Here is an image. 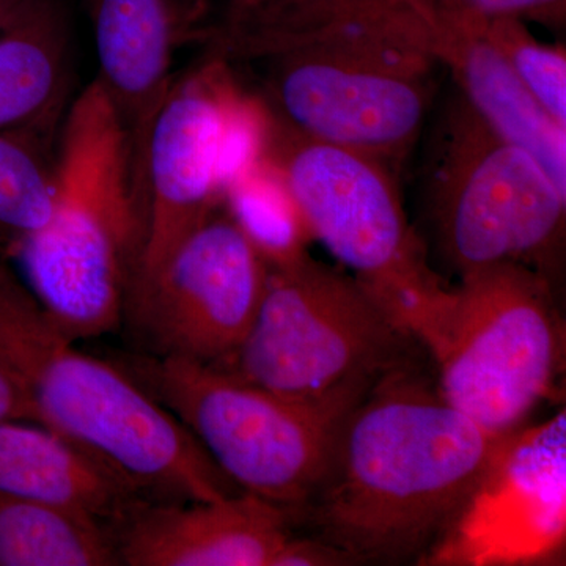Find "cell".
<instances>
[{
  "label": "cell",
  "mask_w": 566,
  "mask_h": 566,
  "mask_svg": "<svg viewBox=\"0 0 566 566\" xmlns=\"http://www.w3.org/2000/svg\"><path fill=\"white\" fill-rule=\"evenodd\" d=\"M501 438L447 403L415 364L395 368L346 415L322 482L293 523L356 564L424 558Z\"/></svg>",
  "instance_id": "obj_1"
},
{
  "label": "cell",
  "mask_w": 566,
  "mask_h": 566,
  "mask_svg": "<svg viewBox=\"0 0 566 566\" xmlns=\"http://www.w3.org/2000/svg\"><path fill=\"white\" fill-rule=\"evenodd\" d=\"M0 354L31 394L39 422L111 465L147 501L243 493L125 368L82 353L3 259Z\"/></svg>",
  "instance_id": "obj_2"
},
{
  "label": "cell",
  "mask_w": 566,
  "mask_h": 566,
  "mask_svg": "<svg viewBox=\"0 0 566 566\" xmlns=\"http://www.w3.org/2000/svg\"><path fill=\"white\" fill-rule=\"evenodd\" d=\"M139 238L128 139L93 80L63 117L50 219L18 256L29 289L71 340L120 324Z\"/></svg>",
  "instance_id": "obj_3"
},
{
  "label": "cell",
  "mask_w": 566,
  "mask_h": 566,
  "mask_svg": "<svg viewBox=\"0 0 566 566\" xmlns=\"http://www.w3.org/2000/svg\"><path fill=\"white\" fill-rule=\"evenodd\" d=\"M416 338L359 279L305 255L270 268L243 344L214 365L293 400L371 389L412 363Z\"/></svg>",
  "instance_id": "obj_4"
},
{
  "label": "cell",
  "mask_w": 566,
  "mask_h": 566,
  "mask_svg": "<svg viewBox=\"0 0 566 566\" xmlns=\"http://www.w3.org/2000/svg\"><path fill=\"white\" fill-rule=\"evenodd\" d=\"M438 368L439 394L488 433L523 427L549 397L564 331L549 279L521 263L461 275L417 335Z\"/></svg>",
  "instance_id": "obj_5"
},
{
  "label": "cell",
  "mask_w": 566,
  "mask_h": 566,
  "mask_svg": "<svg viewBox=\"0 0 566 566\" xmlns=\"http://www.w3.org/2000/svg\"><path fill=\"white\" fill-rule=\"evenodd\" d=\"M125 370L191 431L234 485L290 516L314 495L338 428L370 390L293 400L214 365L153 354Z\"/></svg>",
  "instance_id": "obj_6"
},
{
  "label": "cell",
  "mask_w": 566,
  "mask_h": 566,
  "mask_svg": "<svg viewBox=\"0 0 566 566\" xmlns=\"http://www.w3.org/2000/svg\"><path fill=\"white\" fill-rule=\"evenodd\" d=\"M264 103L297 132L403 161L433 95L439 63L401 40L353 25H315L275 40Z\"/></svg>",
  "instance_id": "obj_7"
},
{
  "label": "cell",
  "mask_w": 566,
  "mask_h": 566,
  "mask_svg": "<svg viewBox=\"0 0 566 566\" xmlns=\"http://www.w3.org/2000/svg\"><path fill=\"white\" fill-rule=\"evenodd\" d=\"M268 111L263 159L281 177L312 240L416 338L446 289L424 260L389 167L297 132Z\"/></svg>",
  "instance_id": "obj_8"
},
{
  "label": "cell",
  "mask_w": 566,
  "mask_h": 566,
  "mask_svg": "<svg viewBox=\"0 0 566 566\" xmlns=\"http://www.w3.org/2000/svg\"><path fill=\"white\" fill-rule=\"evenodd\" d=\"M427 203L436 244L460 277L499 263L547 275L564 238L565 189L461 95L436 132Z\"/></svg>",
  "instance_id": "obj_9"
},
{
  "label": "cell",
  "mask_w": 566,
  "mask_h": 566,
  "mask_svg": "<svg viewBox=\"0 0 566 566\" xmlns=\"http://www.w3.org/2000/svg\"><path fill=\"white\" fill-rule=\"evenodd\" d=\"M234 92L226 59L214 55L175 80L156 114L136 182L140 238L126 305L221 208L219 155Z\"/></svg>",
  "instance_id": "obj_10"
},
{
  "label": "cell",
  "mask_w": 566,
  "mask_h": 566,
  "mask_svg": "<svg viewBox=\"0 0 566 566\" xmlns=\"http://www.w3.org/2000/svg\"><path fill=\"white\" fill-rule=\"evenodd\" d=\"M268 275L262 253L221 210L178 245L125 315L153 356L219 365L248 337Z\"/></svg>",
  "instance_id": "obj_11"
},
{
  "label": "cell",
  "mask_w": 566,
  "mask_h": 566,
  "mask_svg": "<svg viewBox=\"0 0 566 566\" xmlns=\"http://www.w3.org/2000/svg\"><path fill=\"white\" fill-rule=\"evenodd\" d=\"M566 534L565 411L502 436L485 472L428 551L436 565L546 560Z\"/></svg>",
  "instance_id": "obj_12"
},
{
  "label": "cell",
  "mask_w": 566,
  "mask_h": 566,
  "mask_svg": "<svg viewBox=\"0 0 566 566\" xmlns=\"http://www.w3.org/2000/svg\"><path fill=\"white\" fill-rule=\"evenodd\" d=\"M292 524L282 506L243 491L212 501L140 502L112 536L118 565L273 566Z\"/></svg>",
  "instance_id": "obj_13"
},
{
  "label": "cell",
  "mask_w": 566,
  "mask_h": 566,
  "mask_svg": "<svg viewBox=\"0 0 566 566\" xmlns=\"http://www.w3.org/2000/svg\"><path fill=\"white\" fill-rule=\"evenodd\" d=\"M91 13L96 81L125 129L136 192L148 134L175 81L180 17L175 0H91Z\"/></svg>",
  "instance_id": "obj_14"
},
{
  "label": "cell",
  "mask_w": 566,
  "mask_h": 566,
  "mask_svg": "<svg viewBox=\"0 0 566 566\" xmlns=\"http://www.w3.org/2000/svg\"><path fill=\"white\" fill-rule=\"evenodd\" d=\"M0 494L76 513L111 531L147 501L65 436L22 420L0 423Z\"/></svg>",
  "instance_id": "obj_15"
},
{
  "label": "cell",
  "mask_w": 566,
  "mask_h": 566,
  "mask_svg": "<svg viewBox=\"0 0 566 566\" xmlns=\"http://www.w3.org/2000/svg\"><path fill=\"white\" fill-rule=\"evenodd\" d=\"M488 22L442 40L439 65L483 122L542 164L566 191V128L551 118L485 36Z\"/></svg>",
  "instance_id": "obj_16"
},
{
  "label": "cell",
  "mask_w": 566,
  "mask_h": 566,
  "mask_svg": "<svg viewBox=\"0 0 566 566\" xmlns=\"http://www.w3.org/2000/svg\"><path fill=\"white\" fill-rule=\"evenodd\" d=\"M70 31L59 0H33L0 33V132L50 137L65 114Z\"/></svg>",
  "instance_id": "obj_17"
},
{
  "label": "cell",
  "mask_w": 566,
  "mask_h": 566,
  "mask_svg": "<svg viewBox=\"0 0 566 566\" xmlns=\"http://www.w3.org/2000/svg\"><path fill=\"white\" fill-rule=\"evenodd\" d=\"M118 565L109 527L0 494V566Z\"/></svg>",
  "instance_id": "obj_18"
},
{
  "label": "cell",
  "mask_w": 566,
  "mask_h": 566,
  "mask_svg": "<svg viewBox=\"0 0 566 566\" xmlns=\"http://www.w3.org/2000/svg\"><path fill=\"white\" fill-rule=\"evenodd\" d=\"M50 139L0 132V259H18L43 229L54 203Z\"/></svg>",
  "instance_id": "obj_19"
},
{
  "label": "cell",
  "mask_w": 566,
  "mask_h": 566,
  "mask_svg": "<svg viewBox=\"0 0 566 566\" xmlns=\"http://www.w3.org/2000/svg\"><path fill=\"white\" fill-rule=\"evenodd\" d=\"M221 210L240 227L270 268L294 262L308 253L311 233L281 177L266 159L223 189Z\"/></svg>",
  "instance_id": "obj_20"
},
{
  "label": "cell",
  "mask_w": 566,
  "mask_h": 566,
  "mask_svg": "<svg viewBox=\"0 0 566 566\" xmlns=\"http://www.w3.org/2000/svg\"><path fill=\"white\" fill-rule=\"evenodd\" d=\"M485 36L539 106L566 128L564 48L542 43L528 31L526 21L512 17L488 21Z\"/></svg>",
  "instance_id": "obj_21"
},
{
  "label": "cell",
  "mask_w": 566,
  "mask_h": 566,
  "mask_svg": "<svg viewBox=\"0 0 566 566\" xmlns=\"http://www.w3.org/2000/svg\"><path fill=\"white\" fill-rule=\"evenodd\" d=\"M337 566L356 565L345 551L316 536H290L273 566Z\"/></svg>",
  "instance_id": "obj_22"
},
{
  "label": "cell",
  "mask_w": 566,
  "mask_h": 566,
  "mask_svg": "<svg viewBox=\"0 0 566 566\" xmlns=\"http://www.w3.org/2000/svg\"><path fill=\"white\" fill-rule=\"evenodd\" d=\"M17 420L40 423L31 394L9 360L0 354V423Z\"/></svg>",
  "instance_id": "obj_23"
},
{
  "label": "cell",
  "mask_w": 566,
  "mask_h": 566,
  "mask_svg": "<svg viewBox=\"0 0 566 566\" xmlns=\"http://www.w3.org/2000/svg\"><path fill=\"white\" fill-rule=\"evenodd\" d=\"M33 0H0V33L28 9Z\"/></svg>",
  "instance_id": "obj_24"
},
{
  "label": "cell",
  "mask_w": 566,
  "mask_h": 566,
  "mask_svg": "<svg viewBox=\"0 0 566 566\" xmlns=\"http://www.w3.org/2000/svg\"><path fill=\"white\" fill-rule=\"evenodd\" d=\"M262 2L263 0H230V10H248Z\"/></svg>",
  "instance_id": "obj_25"
}]
</instances>
